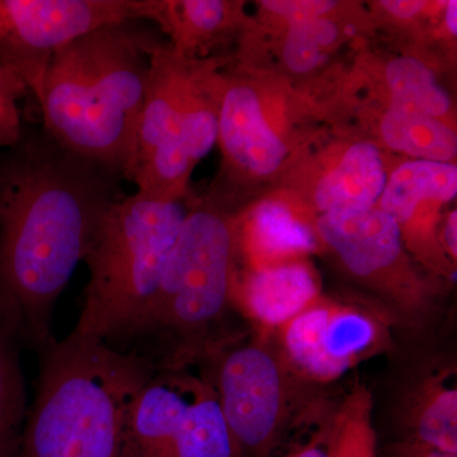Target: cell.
Segmentation results:
<instances>
[{
	"mask_svg": "<svg viewBox=\"0 0 457 457\" xmlns=\"http://www.w3.org/2000/svg\"><path fill=\"white\" fill-rule=\"evenodd\" d=\"M120 174L65 149L44 126H25L0 153V309L38 352L57 299L83 262L111 206Z\"/></svg>",
	"mask_w": 457,
	"mask_h": 457,
	"instance_id": "obj_1",
	"label": "cell"
},
{
	"mask_svg": "<svg viewBox=\"0 0 457 457\" xmlns=\"http://www.w3.org/2000/svg\"><path fill=\"white\" fill-rule=\"evenodd\" d=\"M161 44L143 21L86 33L57 50L45 75L42 126L65 149L128 179L150 53Z\"/></svg>",
	"mask_w": 457,
	"mask_h": 457,
	"instance_id": "obj_2",
	"label": "cell"
},
{
	"mask_svg": "<svg viewBox=\"0 0 457 457\" xmlns=\"http://www.w3.org/2000/svg\"><path fill=\"white\" fill-rule=\"evenodd\" d=\"M20 457H117L132 400L156 371L140 352L71 333L40 352Z\"/></svg>",
	"mask_w": 457,
	"mask_h": 457,
	"instance_id": "obj_3",
	"label": "cell"
},
{
	"mask_svg": "<svg viewBox=\"0 0 457 457\" xmlns=\"http://www.w3.org/2000/svg\"><path fill=\"white\" fill-rule=\"evenodd\" d=\"M187 212L137 194L111 206L83 260L89 281L75 332L108 343L139 336Z\"/></svg>",
	"mask_w": 457,
	"mask_h": 457,
	"instance_id": "obj_4",
	"label": "cell"
},
{
	"mask_svg": "<svg viewBox=\"0 0 457 457\" xmlns=\"http://www.w3.org/2000/svg\"><path fill=\"white\" fill-rule=\"evenodd\" d=\"M233 254V228L221 212H187L139 333L159 339L156 369L185 370L231 339L220 327L231 303Z\"/></svg>",
	"mask_w": 457,
	"mask_h": 457,
	"instance_id": "obj_5",
	"label": "cell"
},
{
	"mask_svg": "<svg viewBox=\"0 0 457 457\" xmlns=\"http://www.w3.org/2000/svg\"><path fill=\"white\" fill-rule=\"evenodd\" d=\"M117 457H242L206 378L156 370L132 400Z\"/></svg>",
	"mask_w": 457,
	"mask_h": 457,
	"instance_id": "obj_6",
	"label": "cell"
},
{
	"mask_svg": "<svg viewBox=\"0 0 457 457\" xmlns=\"http://www.w3.org/2000/svg\"><path fill=\"white\" fill-rule=\"evenodd\" d=\"M204 362L222 416L242 457H270L284 440L291 414V381L296 380L272 339H228Z\"/></svg>",
	"mask_w": 457,
	"mask_h": 457,
	"instance_id": "obj_7",
	"label": "cell"
},
{
	"mask_svg": "<svg viewBox=\"0 0 457 457\" xmlns=\"http://www.w3.org/2000/svg\"><path fill=\"white\" fill-rule=\"evenodd\" d=\"M395 323L385 308L319 296L269 337L296 380L323 385L389 350Z\"/></svg>",
	"mask_w": 457,
	"mask_h": 457,
	"instance_id": "obj_8",
	"label": "cell"
},
{
	"mask_svg": "<svg viewBox=\"0 0 457 457\" xmlns=\"http://www.w3.org/2000/svg\"><path fill=\"white\" fill-rule=\"evenodd\" d=\"M144 0H0V64L13 69L38 104L51 57L101 27L143 21Z\"/></svg>",
	"mask_w": 457,
	"mask_h": 457,
	"instance_id": "obj_9",
	"label": "cell"
},
{
	"mask_svg": "<svg viewBox=\"0 0 457 457\" xmlns=\"http://www.w3.org/2000/svg\"><path fill=\"white\" fill-rule=\"evenodd\" d=\"M206 77V69L194 65L173 139L129 177L140 196L162 203L179 201L192 167L215 145L222 98H213L220 96L212 92L218 80Z\"/></svg>",
	"mask_w": 457,
	"mask_h": 457,
	"instance_id": "obj_10",
	"label": "cell"
},
{
	"mask_svg": "<svg viewBox=\"0 0 457 457\" xmlns=\"http://www.w3.org/2000/svg\"><path fill=\"white\" fill-rule=\"evenodd\" d=\"M317 228L348 272L378 293H389L407 276L402 228L383 210L326 212L319 218Z\"/></svg>",
	"mask_w": 457,
	"mask_h": 457,
	"instance_id": "obj_11",
	"label": "cell"
},
{
	"mask_svg": "<svg viewBox=\"0 0 457 457\" xmlns=\"http://www.w3.org/2000/svg\"><path fill=\"white\" fill-rule=\"evenodd\" d=\"M321 296L319 282L302 262L255 270L242 285L231 284V303L262 336L273 332L296 317Z\"/></svg>",
	"mask_w": 457,
	"mask_h": 457,
	"instance_id": "obj_12",
	"label": "cell"
},
{
	"mask_svg": "<svg viewBox=\"0 0 457 457\" xmlns=\"http://www.w3.org/2000/svg\"><path fill=\"white\" fill-rule=\"evenodd\" d=\"M404 441L457 455L455 366H438L418 375L398 405Z\"/></svg>",
	"mask_w": 457,
	"mask_h": 457,
	"instance_id": "obj_13",
	"label": "cell"
},
{
	"mask_svg": "<svg viewBox=\"0 0 457 457\" xmlns=\"http://www.w3.org/2000/svg\"><path fill=\"white\" fill-rule=\"evenodd\" d=\"M218 139L231 163L261 176L278 170L285 158L284 143L264 119L257 93L243 84L224 90Z\"/></svg>",
	"mask_w": 457,
	"mask_h": 457,
	"instance_id": "obj_14",
	"label": "cell"
},
{
	"mask_svg": "<svg viewBox=\"0 0 457 457\" xmlns=\"http://www.w3.org/2000/svg\"><path fill=\"white\" fill-rule=\"evenodd\" d=\"M386 182L378 147L370 143L354 144L335 170L319 182L315 201L323 213L372 209Z\"/></svg>",
	"mask_w": 457,
	"mask_h": 457,
	"instance_id": "obj_15",
	"label": "cell"
},
{
	"mask_svg": "<svg viewBox=\"0 0 457 457\" xmlns=\"http://www.w3.org/2000/svg\"><path fill=\"white\" fill-rule=\"evenodd\" d=\"M246 239L254 260L261 262L257 270L295 263V258L312 253L318 245L311 227L284 204L272 201L255 210Z\"/></svg>",
	"mask_w": 457,
	"mask_h": 457,
	"instance_id": "obj_16",
	"label": "cell"
},
{
	"mask_svg": "<svg viewBox=\"0 0 457 457\" xmlns=\"http://www.w3.org/2000/svg\"><path fill=\"white\" fill-rule=\"evenodd\" d=\"M456 194V165L420 159L394 170L381 195L380 210L402 227L413 218L422 201L449 203Z\"/></svg>",
	"mask_w": 457,
	"mask_h": 457,
	"instance_id": "obj_17",
	"label": "cell"
},
{
	"mask_svg": "<svg viewBox=\"0 0 457 457\" xmlns=\"http://www.w3.org/2000/svg\"><path fill=\"white\" fill-rule=\"evenodd\" d=\"M20 328L0 309V457H20L29 411Z\"/></svg>",
	"mask_w": 457,
	"mask_h": 457,
	"instance_id": "obj_18",
	"label": "cell"
},
{
	"mask_svg": "<svg viewBox=\"0 0 457 457\" xmlns=\"http://www.w3.org/2000/svg\"><path fill=\"white\" fill-rule=\"evenodd\" d=\"M381 131L392 149L417 156L420 161L449 163L456 156L455 131L433 117L390 107L385 114Z\"/></svg>",
	"mask_w": 457,
	"mask_h": 457,
	"instance_id": "obj_19",
	"label": "cell"
},
{
	"mask_svg": "<svg viewBox=\"0 0 457 457\" xmlns=\"http://www.w3.org/2000/svg\"><path fill=\"white\" fill-rule=\"evenodd\" d=\"M372 394L353 387L329 420V457H378Z\"/></svg>",
	"mask_w": 457,
	"mask_h": 457,
	"instance_id": "obj_20",
	"label": "cell"
},
{
	"mask_svg": "<svg viewBox=\"0 0 457 457\" xmlns=\"http://www.w3.org/2000/svg\"><path fill=\"white\" fill-rule=\"evenodd\" d=\"M392 106L407 112L441 117L449 112V95L436 82L435 75L420 60L400 57L387 66Z\"/></svg>",
	"mask_w": 457,
	"mask_h": 457,
	"instance_id": "obj_21",
	"label": "cell"
},
{
	"mask_svg": "<svg viewBox=\"0 0 457 457\" xmlns=\"http://www.w3.org/2000/svg\"><path fill=\"white\" fill-rule=\"evenodd\" d=\"M336 38V26L321 18L293 25L285 44L286 64L296 73H306L320 62L321 47Z\"/></svg>",
	"mask_w": 457,
	"mask_h": 457,
	"instance_id": "obj_22",
	"label": "cell"
},
{
	"mask_svg": "<svg viewBox=\"0 0 457 457\" xmlns=\"http://www.w3.org/2000/svg\"><path fill=\"white\" fill-rule=\"evenodd\" d=\"M29 93L22 78L13 69L0 64V153L13 146L22 137L25 123L20 102Z\"/></svg>",
	"mask_w": 457,
	"mask_h": 457,
	"instance_id": "obj_23",
	"label": "cell"
},
{
	"mask_svg": "<svg viewBox=\"0 0 457 457\" xmlns=\"http://www.w3.org/2000/svg\"><path fill=\"white\" fill-rule=\"evenodd\" d=\"M335 2H263L264 7L275 13L281 14L291 21L293 25L315 20L335 7Z\"/></svg>",
	"mask_w": 457,
	"mask_h": 457,
	"instance_id": "obj_24",
	"label": "cell"
},
{
	"mask_svg": "<svg viewBox=\"0 0 457 457\" xmlns=\"http://www.w3.org/2000/svg\"><path fill=\"white\" fill-rule=\"evenodd\" d=\"M285 457H329V422L303 444L297 445Z\"/></svg>",
	"mask_w": 457,
	"mask_h": 457,
	"instance_id": "obj_25",
	"label": "cell"
},
{
	"mask_svg": "<svg viewBox=\"0 0 457 457\" xmlns=\"http://www.w3.org/2000/svg\"><path fill=\"white\" fill-rule=\"evenodd\" d=\"M385 457H457V455L432 449L416 442L400 440L387 447Z\"/></svg>",
	"mask_w": 457,
	"mask_h": 457,
	"instance_id": "obj_26",
	"label": "cell"
},
{
	"mask_svg": "<svg viewBox=\"0 0 457 457\" xmlns=\"http://www.w3.org/2000/svg\"><path fill=\"white\" fill-rule=\"evenodd\" d=\"M381 4L384 5V8H386L390 13L394 14V16L399 18H411L416 16L417 13H420L422 11L423 5L425 3L423 2H404V0H393V2H383Z\"/></svg>",
	"mask_w": 457,
	"mask_h": 457,
	"instance_id": "obj_27",
	"label": "cell"
},
{
	"mask_svg": "<svg viewBox=\"0 0 457 457\" xmlns=\"http://www.w3.org/2000/svg\"><path fill=\"white\" fill-rule=\"evenodd\" d=\"M457 219L456 212H453L447 219L446 227H445V245L453 258L457 255Z\"/></svg>",
	"mask_w": 457,
	"mask_h": 457,
	"instance_id": "obj_28",
	"label": "cell"
},
{
	"mask_svg": "<svg viewBox=\"0 0 457 457\" xmlns=\"http://www.w3.org/2000/svg\"><path fill=\"white\" fill-rule=\"evenodd\" d=\"M446 23L449 29L453 35L457 33V2H449L446 11Z\"/></svg>",
	"mask_w": 457,
	"mask_h": 457,
	"instance_id": "obj_29",
	"label": "cell"
}]
</instances>
